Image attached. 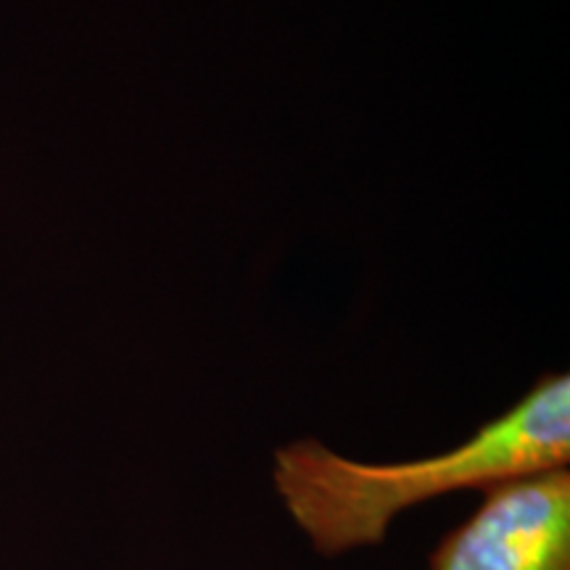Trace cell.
Instances as JSON below:
<instances>
[{"label": "cell", "instance_id": "cell-1", "mask_svg": "<svg viewBox=\"0 0 570 570\" xmlns=\"http://www.w3.org/2000/svg\"><path fill=\"white\" fill-rule=\"evenodd\" d=\"M570 377L544 375L462 444L407 462H360L317 439L273 458V487L312 550L325 558L383 544L399 515L444 494L568 468Z\"/></svg>", "mask_w": 570, "mask_h": 570}, {"label": "cell", "instance_id": "cell-2", "mask_svg": "<svg viewBox=\"0 0 570 570\" xmlns=\"http://www.w3.org/2000/svg\"><path fill=\"white\" fill-rule=\"evenodd\" d=\"M431 570H570V470L483 489L481 508L439 541Z\"/></svg>", "mask_w": 570, "mask_h": 570}]
</instances>
